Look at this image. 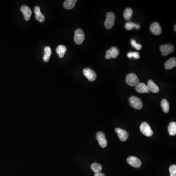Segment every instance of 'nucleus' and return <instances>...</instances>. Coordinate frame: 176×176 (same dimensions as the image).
Listing matches in <instances>:
<instances>
[{
	"label": "nucleus",
	"mask_w": 176,
	"mask_h": 176,
	"mask_svg": "<svg viewBox=\"0 0 176 176\" xmlns=\"http://www.w3.org/2000/svg\"><path fill=\"white\" fill-rule=\"evenodd\" d=\"M115 19L116 15L114 13L112 12L107 13L104 23L106 28L108 30L112 29L115 24Z\"/></svg>",
	"instance_id": "f257e3e1"
},
{
	"label": "nucleus",
	"mask_w": 176,
	"mask_h": 176,
	"mask_svg": "<svg viewBox=\"0 0 176 176\" xmlns=\"http://www.w3.org/2000/svg\"><path fill=\"white\" fill-rule=\"evenodd\" d=\"M129 101L131 106L136 110H140L143 107L142 101L138 97L132 96L129 98Z\"/></svg>",
	"instance_id": "f03ea898"
},
{
	"label": "nucleus",
	"mask_w": 176,
	"mask_h": 176,
	"mask_svg": "<svg viewBox=\"0 0 176 176\" xmlns=\"http://www.w3.org/2000/svg\"><path fill=\"white\" fill-rule=\"evenodd\" d=\"M85 40V34L83 30L81 29H77L75 31L74 40L75 43L77 45H80L84 42Z\"/></svg>",
	"instance_id": "7ed1b4c3"
},
{
	"label": "nucleus",
	"mask_w": 176,
	"mask_h": 176,
	"mask_svg": "<svg viewBox=\"0 0 176 176\" xmlns=\"http://www.w3.org/2000/svg\"><path fill=\"white\" fill-rule=\"evenodd\" d=\"M126 83L131 86H136L139 83V80L136 74L131 73L128 74L126 77Z\"/></svg>",
	"instance_id": "20e7f679"
},
{
	"label": "nucleus",
	"mask_w": 176,
	"mask_h": 176,
	"mask_svg": "<svg viewBox=\"0 0 176 176\" xmlns=\"http://www.w3.org/2000/svg\"><path fill=\"white\" fill-rule=\"evenodd\" d=\"M174 47L171 44L163 45L160 47V50L161 55L164 56H166L169 54H171L174 51Z\"/></svg>",
	"instance_id": "39448f33"
},
{
	"label": "nucleus",
	"mask_w": 176,
	"mask_h": 176,
	"mask_svg": "<svg viewBox=\"0 0 176 176\" xmlns=\"http://www.w3.org/2000/svg\"><path fill=\"white\" fill-rule=\"evenodd\" d=\"M141 132L144 135L148 137H150L153 134V132L149 124L146 122H143L140 126Z\"/></svg>",
	"instance_id": "423d86ee"
},
{
	"label": "nucleus",
	"mask_w": 176,
	"mask_h": 176,
	"mask_svg": "<svg viewBox=\"0 0 176 176\" xmlns=\"http://www.w3.org/2000/svg\"><path fill=\"white\" fill-rule=\"evenodd\" d=\"M83 74L90 81H94L97 78V74L93 70L86 68L83 70Z\"/></svg>",
	"instance_id": "0eeeda50"
},
{
	"label": "nucleus",
	"mask_w": 176,
	"mask_h": 176,
	"mask_svg": "<svg viewBox=\"0 0 176 176\" xmlns=\"http://www.w3.org/2000/svg\"><path fill=\"white\" fill-rule=\"evenodd\" d=\"M119 54V50L117 47H112L106 51L105 58L107 59H110L111 58H116Z\"/></svg>",
	"instance_id": "6e6552de"
},
{
	"label": "nucleus",
	"mask_w": 176,
	"mask_h": 176,
	"mask_svg": "<svg viewBox=\"0 0 176 176\" xmlns=\"http://www.w3.org/2000/svg\"><path fill=\"white\" fill-rule=\"evenodd\" d=\"M127 160L129 164L132 167H135V168H139L141 166V164H142L141 161L139 158H136L134 156H130L128 158Z\"/></svg>",
	"instance_id": "1a4fd4ad"
},
{
	"label": "nucleus",
	"mask_w": 176,
	"mask_h": 176,
	"mask_svg": "<svg viewBox=\"0 0 176 176\" xmlns=\"http://www.w3.org/2000/svg\"><path fill=\"white\" fill-rule=\"evenodd\" d=\"M97 139L99 145L102 148H105L107 146V140L105 139L104 133L102 132H99L97 133Z\"/></svg>",
	"instance_id": "9d476101"
},
{
	"label": "nucleus",
	"mask_w": 176,
	"mask_h": 176,
	"mask_svg": "<svg viewBox=\"0 0 176 176\" xmlns=\"http://www.w3.org/2000/svg\"><path fill=\"white\" fill-rule=\"evenodd\" d=\"M115 132L118 134L119 139L122 141H125L128 138V133L125 130L122 129L117 128L115 129Z\"/></svg>",
	"instance_id": "9b49d317"
},
{
	"label": "nucleus",
	"mask_w": 176,
	"mask_h": 176,
	"mask_svg": "<svg viewBox=\"0 0 176 176\" xmlns=\"http://www.w3.org/2000/svg\"><path fill=\"white\" fill-rule=\"evenodd\" d=\"M21 11L24 15L25 19L26 21H29L32 14V12L30 7L28 6L23 5L21 7Z\"/></svg>",
	"instance_id": "f8f14e48"
},
{
	"label": "nucleus",
	"mask_w": 176,
	"mask_h": 176,
	"mask_svg": "<svg viewBox=\"0 0 176 176\" xmlns=\"http://www.w3.org/2000/svg\"><path fill=\"white\" fill-rule=\"evenodd\" d=\"M150 30L151 32L154 35H160L161 33V28L159 23L154 22L151 24L150 26Z\"/></svg>",
	"instance_id": "ddd939ff"
},
{
	"label": "nucleus",
	"mask_w": 176,
	"mask_h": 176,
	"mask_svg": "<svg viewBox=\"0 0 176 176\" xmlns=\"http://www.w3.org/2000/svg\"><path fill=\"white\" fill-rule=\"evenodd\" d=\"M34 13H35V19L37 20L40 23H43L44 22L45 16L43 14L41 13L40 8L38 6H36L34 7Z\"/></svg>",
	"instance_id": "4468645a"
},
{
	"label": "nucleus",
	"mask_w": 176,
	"mask_h": 176,
	"mask_svg": "<svg viewBox=\"0 0 176 176\" xmlns=\"http://www.w3.org/2000/svg\"><path fill=\"white\" fill-rule=\"evenodd\" d=\"M135 90L139 93H148L150 92L147 86L142 82L139 83L136 86Z\"/></svg>",
	"instance_id": "2eb2a0df"
},
{
	"label": "nucleus",
	"mask_w": 176,
	"mask_h": 176,
	"mask_svg": "<svg viewBox=\"0 0 176 176\" xmlns=\"http://www.w3.org/2000/svg\"><path fill=\"white\" fill-rule=\"evenodd\" d=\"M147 86L149 91L151 92L154 93H157L159 91V87L152 80H148Z\"/></svg>",
	"instance_id": "dca6fc26"
},
{
	"label": "nucleus",
	"mask_w": 176,
	"mask_h": 176,
	"mask_svg": "<svg viewBox=\"0 0 176 176\" xmlns=\"http://www.w3.org/2000/svg\"><path fill=\"white\" fill-rule=\"evenodd\" d=\"M176 66V58L174 57L171 58L165 63V68L169 70Z\"/></svg>",
	"instance_id": "f3484780"
},
{
	"label": "nucleus",
	"mask_w": 176,
	"mask_h": 176,
	"mask_svg": "<svg viewBox=\"0 0 176 176\" xmlns=\"http://www.w3.org/2000/svg\"><path fill=\"white\" fill-rule=\"evenodd\" d=\"M76 2H77L76 0H67L64 2L63 7L64 8L67 9H73L75 7Z\"/></svg>",
	"instance_id": "a211bd4d"
},
{
	"label": "nucleus",
	"mask_w": 176,
	"mask_h": 176,
	"mask_svg": "<svg viewBox=\"0 0 176 176\" xmlns=\"http://www.w3.org/2000/svg\"><path fill=\"white\" fill-rule=\"evenodd\" d=\"M44 55L43 57L44 61L48 62L51 55V49L50 47H45L44 49Z\"/></svg>",
	"instance_id": "6ab92c4d"
},
{
	"label": "nucleus",
	"mask_w": 176,
	"mask_h": 176,
	"mask_svg": "<svg viewBox=\"0 0 176 176\" xmlns=\"http://www.w3.org/2000/svg\"><path fill=\"white\" fill-rule=\"evenodd\" d=\"M67 51V48L64 45H59L56 49V52L60 58H62L65 55Z\"/></svg>",
	"instance_id": "aec40b11"
},
{
	"label": "nucleus",
	"mask_w": 176,
	"mask_h": 176,
	"mask_svg": "<svg viewBox=\"0 0 176 176\" xmlns=\"http://www.w3.org/2000/svg\"><path fill=\"white\" fill-rule=\"evenodd\" d=\"M168 133L171 136H175L176 134V123L171 122L168 127Z\"/></svg>",
	"instance_id": "412c9836"
},
{
	"label": "nucleus",
	"mask_w": 176,
	"mask_h": 176,
	"mask_svg": "<svg viewBox=\"0 0 176 176\" xmlns=\"http://www.w3.org/2000/svg\"><path fill=\"white\" fill-rule=\"evenodd\" d=\"M125 27L126 30L130 31V30H132L133 28H136V30H139L140 26L139 24H135L132 22H129L125 24Z\"/></svg>",
	"instance_id": "4be33fe9"
},
{
	"label": "nucleus",
	"mask_w": 176,
	"mask_h": 176,
	"mask_svg": "<svg viewBox=\"0 0 176 176\" xmlns=\"http://www.w3.org/2000/svg\"><path fill=\"white\" fill-rule=\"evenodd\" d=\"M161 108L165 113H168L169 111L170 106L166 99H163L161 102Z\"/></svg>",
	"instance_id": "5701e85b"
},
{
	"label": "nucleus",
	"mask_w": 176,
	"mask_h": 176,
	"mask_svg": "<svg viewBox=\"0 0 176 176\" xmlns=\"http://www.w3.org/2000/svg\"><path fill=\"white\" fill-rule=\"evenodd\" d=\"M133 12L132 8H127L124 10L123 16L126 20L129 21L131 19L133 15Z\"/></svg>",
	"instance_id": "b1692460"
},
{
	"label": "nucleus",
	"mask_w": 176,
	"mask_h": 176,
	"mask_svg": "<svg viewBox=\"0 0 176 176\" xmlns=\"http://www.w3.org/2000/svg\"><path fill=\"white\" fill-rule=\"evenodd\" d=\"M91 169L94 172V173H98V172H100V171L102 170V167L100 164L94 163L91 165Z\"/></svg>",
	"instance_id": "393cba45"
},
{
	"label": "nucleus",
	"mask_w": 176,
	"mask_h": 176,
	"mask_svg": "<svg viewBox=\"0 0 176 176\" xmlns=\"http://www.w3.org/2000/svg\"><path fill=\"white\" fill-rule=\"evenodd\" d=\"M127 56L128 58H131L132 57L135 59H139L140 58V54L138 52H130L127 54Z\"/></svg>",
	"instance_id": "a878e982"
},
{
	"label": "nucleus",
	"mask_w": 176,
	"mask_h": 176,
	"mask_svg": "<svg viewBox=\"0 0 176 176\" xmlns=\"http://www.w3.org/2000/svg\"><path fill=\"white\" fill-rule=\"evenodd\" d=\"M131 44L132 45V46H133L134 48H135L137 50H140L141 48H142V46L140 44H138L136 43L135 40H134V39H132L131 41Z\"/></svg>",
	"instance_id": "bb28decb"
},
{
	"label": "nucleus",
	"mask_w": 176,
	"mask_h": 176,
	"mask_svg": "<svg viewBox=\"0 0 176 176\" xmlns=\"http://www.w3.org/2000/svg\"><path fill=\"white\" fill-rule=\"evenodd\" d=\"M170 176H176V165H172L169 167Z\"/></svg>",
	"instance_id": "cd10ccee"
},
{
	"label": "nucleus",
	"mask_w": 176,
	"mask_h": 176,
	"mask_svg": "<svg viewBox=\"0 0 176 176\" xmlns=\"http://www.w3.org/2000/svg\"><path fill=\"white\" fill-rule=\"evenodd\" d=\"M94 176H105L103 173H101V172H98V173H95Z\"/></svg>",
	"instance_id": "c85d7f7f"
},
{
	"label": "nucleus",
	"mask_w": 176,
	"mask_h": 176,
	"mask_svg": "<svg viewBox=\"0 0 176 176\" xmlns=\"http://www.w3.org/2000/svg\"><path fill=\"white\" fill-rule=\"evenodd\" d=\"M176 25H175V26H174V31H175V32H176Z\"/></svg>",
	"instance_id": "c756f323"
}]
</instances>
